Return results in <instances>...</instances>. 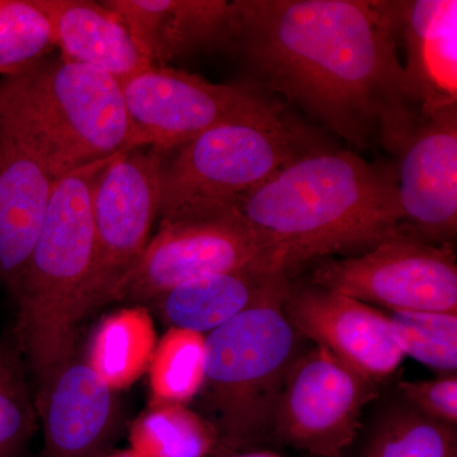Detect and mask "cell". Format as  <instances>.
<instances>
[{
	"label": "cell",
	"mask_w": 457,
	"mask_h": 457,
	"mask_svg": "<svg viewBox=\"0 0 457 457\" xmlns=\"http://www.w3.org/2000/svg\"><path fill=\"white\" fill-rule=\"evenodd\" d=\"M246 62L350 144L395 154L420 117L398 56L390 2L236 0Z\"/></svg>",
	"instance_id": "cell-1"
},
{
	"label": "cell",
	"mask_w": 457,
	"mask_h": 457,
	"mask_svg": "<svg viewBox=\"0 0 457 457\" xmlns=\"http://www.w3.org/2000/svg\"><path fill=\"white\" fill-rule=\"evenodd\" d=\"M233 203L287 272L315 258L369 251L402 234L404 221L395 171L351 150L306 149Z\"/></svg>",
	"instance_id": "cell-2"
},
{
	"label": "cell",
	"mask_w": 457,
	"mask_h": 457,
	"mask_svg": "<svg viewBox=\"0 0 457 457\" xmlns=\"http://www.w3.org/2000/svg\"><path fill=\"white\" fill-rule=\"evenodd\" d=\"M113 156L60 177L18 288L13 339L37 390L75 357L78 327L89 314L96 261L92 196Z\"/></svg>",
	"instance_id": "cell-3"
},
{
	"label": "cell",
	"mask_w": 457,
	"mask_h": 457,
	"mask_svg": "<svg viewBox=\"0 0 457 457\" xmlns=\"http://www.w3.org/2000/svg\"><path fill=\"white\" fill-rule=\"evenodd\" d=\"M0 131L31 150L57 179L132 149L121 83L62 57L0 78Z\"/></svg>",
	"instance_id": "cell-4"
},
{
	"label": "cell",
	"mask_w": 457,
	"mask_h": 457,
	"mask_svg": "<svg viewBox=\"0 0 457 457\" xmlns=\"http://www.w3.org/2000/svg\"><path fill=\"white\" fill-rule=\"evenodd\" d=\"M285 296L204 336L201 392L221 453L253 451L273 436L279 396L300 356V335L286 317Z\"/></svg>",
	"instance_id": "cell-5"
},
{
	"label": "cell",
	"mask_w": 457,
	"mask_h": 457,
	"mask_svg": "<svg viewBox=\"0 0 457 457\" xmlns=\"http://www.w3.org/2000/svg\"><path fill=\"white\" fill-rule=\"evenodd\" d=\"M306 149L282 114L210 129L165 153L158 218L173 220L212 204L231 203Z\"/></svg>",
	"instance_id": "cell-6"
},
{
	"label": "cell",
	"mask_w": 457,
	"mask_h": 457,
	"mask_svg": "<svg viewBox=\"0 0 457 457\" xmlns=\"http://www.w3.org/2000/svg\"><path fill=\"white\" fill-rule=\"evenodd\" d=\"M242 270H286L275 246L231 203L161 222L110 303L143 305L189 279Z\"/></svg>",
	"instance_id": "cell-7"
},
{
	"label": "cell",
	"mask_w": 457,
	"mask_h": 457,
	"mask_svg": "<svg viewBox=\"0 0 457 457\" xmlns=\"http://www.w3.org/2000/svg\"><path fill=\"white\" fill-rule=\"evenodd\" d=\"M131 147L170 152L224 123L281 116L257 88L213 84L168 66H150L121 83Z\"/></svg>",
	"instance_id": "cell-8"
},
{
	"label": "cell",
	"mask_w": 457,
	"mask_h": 457,
	"mask_svg": "<svg viewBox=\"0 0 457 457\" xmlns=\"http://www.w3.org/2000/svg\"><path fill=\"white\" fill-rule=\"evenodd\" d=\"M312 285L390 312H457V264L451 245L402 233L360 254L328 261Z\"/></svg>",
	"instance_id": "cell-9"
},
{
	"label": "cell",
	"mask_w": 457,
	"mask_h": 457,
	"mask_svg": "<svg viewBox=\"0 0 457 457\" xmlns=\"http://www.w3.org/2000/svg\"><path fill=\"white\" fill-rule=\"evenodd\" d=\"M164 154L156 147L125 150L108 162L96 180V261L89 312L110 303L113 288L145 251L161 206Z\"/></svg>",
	"instance_id": "cell-10"
},
{
	"label": "cell",
	"mask_w": 457,
	"mask_h": 457,
	"mask_svg": "<svg viewBox=\"0 0 457 457\" xmlns=\"http://www.w3.org/2000/svg\"><path fill=\"white\" fill-rule=\"evenodd\" d=\"M375 383L315 345L300 353L276 409L273 436L312 456L341 457L361 428Z\"/></svg>",
	"instance_id": "cell-11"
},
{
	"label": "cell",
	"mask_w": 457,
	"mask_h": 457,
	"mask_svg": "<svg viewBox=\"0 0 457 457\" xmlns=\"http://www.w3.org/2000/svg\"><path fill=\"white\" fill-rule=\"evenodd\" d=\"M395 154L403 233L450 245L457 233V107L420 112Z\"/></svg>",
	"instance_id": "cell-12"
},
{
	"label": "cell",
	"mask_w": 457,
	"mask_h": 457,
	"mask_svg": "<svg viewBox=\"0 0 457 457\" xmlns=\"http://www.w3.org/2000/svg\"><path fill=\"white\" fill-rule=\"evenodd\" d=\"M284 312L300 336L372 383L392 376L404 360L387 315L353 297L312 284L290 285Z\"/></svg>",
	"instance_id": "cell-13"
},
{
	"label": "cell",
	"mask_w": 457,
	"mask_h": 457,
	"mask_svg": "<svg viewBox=\"0 0 457 457\" xmlns=\"http://www.w3.org/2000/svg\"><path fill=\"white\" fill-rule=\"evenodd\" d=\"M44 427L41 457H98L119 423L116 390L88 361L73 357L37 390Z\"/></svg>",
	"instance_id": "cell-14"
},
{
	"label": "cell",
	"mask_w": 457,
	"mask_h": 457,
	"mask_svg": "<svg viewBox=\"0 0 457 457\" xmlns=\"http://www.w3.org/2000/svg\"><path fill=\"white\" fill-rule=\"evenodd\" d=\"M409 93L420 112L457 106V2H390Z\"/></svg>",
	"instance_id": "cell-15"
},
{
	"label": "cell",
	"mask_w": 457,
	"mask_h": 457,
	"mask_svg": "<svg viewBox=\"0 0 457 457\" xmlns=\"http://www.w3.org/2000/svg\"><path fill=\"white\" fill-rule=\"evenodd\" d=\"M155 66L210 47L233 46L236 9L227 0H106Z\"/></svg>",
	"instance_id": "cell-16"
},
{
	"label": "cell",
	"mask_w": 457,
	"mask_h": 457,
	"mask_svg": "<svg viewBox=\"0 0 457 457\" xmlns=\"http://www.w3.org/2000/svg\"><path fill=\"white\" fill-rule=\"evenodd\" d=\"M57 179L31 150L0 131V278L14 296Z\"/></svg>",
	"instance_id": "cell-17"
},
{
	"label": "cell",
	"mask_w": 457,
	"mask_h": 457,
	"mask_svg": "<svg viewBox=\"0 0 457 457\" xmlns=\"http://www.w3.org/2000/svg\"><path fill=\"white\" fill-rule=\"evenodd\" d=\"M290 287L281 270L212 273L177 285L150 303L170 328L206 336L240 314L281 297Z\"/></svg>",
	"instance_id": "cell-18"
},
{
	"label": "cell",
	"mask_w": 457,
	"mask_h": 457,
	"mask_svg": "<svg viewBox=\"0 0 457 457\" xmlns=\"http://www.w3.org/2000/svg\"><path fill=\"white\" fill-rule=\"evenodd\" d=\"M66 62L98 69L120 83L153 66L121 18L102 2L37 0Z\"/></svg>",
	"instance_id": "cell-19"
},
{
	"label": "cell",
	"mask_w": 457,
	"mask_h": 457,
	"mask_svg": "<svg viewBox=\"0 0 457 457\" xmlns=\"http://www.w3.org/2000/svg\"><path fill=\"white\" fill-rule=\"evenodd\" d=\"M156 343L152 319L143 306L134 305L102 320L87 361L111 387L122 389L149 368Z\"/></svg>",
	"instance_id": "cell-20"
},
{
	"label": "cell",
	"mask_w": 457,
	"mask_h": 457,
	"mask_svg": "<svg viewBox=\"0 0 457 457\" xmlns=\"http://www.w3.org/2000/svg\"><path fill=\"white\" fill-rule=\"evenodd\" d=\"M132 438L152 457H209L221 453L212 422L183 404H153L132 426Z\"/></svg>",
	"instance_id": "cell-21"
},
{
	"label": "cell",
	"mask_w": 457,
	"mask_h": 457,
	"mask_svg": "<svg viewBox=\"0 0 457 457\" xmlns=\"http://www.w3.org/2000/svg\"><path fill=\"white\" fill-rule=\"evenodd\" d=\"M153 404H183L201 392L204 336L170 328L149 363Z\"/></svg>",
	"instance_id": "cell-22"
},
{
	"label": "cell",
	"mask_w": 457,
	"mask_h": 457,
	"mask_svg": "<svg viewBox=\"0 0 457 457\" xmlns=\"http://www.w3.org/2000/svg\"><path fill=\"white\" fill-rule=\"evenodd\" d=\"M453 428L408 405L396 407L378 420L362 457H457Z\"/></svg>",
	"instance_id": "cell-23"
},
{
	"label": "cell",
	"mask_w": 457,
	"mask_h": 457,
	"mask_svg": "<svg viewBox=\"0 0 457 457\" xmlns=\"http://www.w3.org/2000/svg\"><path fill=\"white\" fill-rule=\"evenodd\" d=\"M55 49L53 25L37 0H0V78L31 71Z\"/></svg>",
	"instance_id": "cell-24"
},
{
	"label": "cell",
	"mask_w": 457,
	"mask_h": 457,
	"mask_svg": "<svg viewBox=\"0 0 457 457\" xmlns=\"http://www.w3.org/2000/svg\"><path fill=\"white\" fill-rule=\"evenodd\" d=\"M387 318L404 356L444 375L456 374L457 312H390Z\"/></svg>",
	"instance_id": "cell-25"
},
{
	"label": "cell",
	"mask_w": 457,
	"mask_h": 457,
	"mask_svg": "<svg viewBox=\"0 0 457 457\" xmlns=\"http://www.w3.org/2000/svg\"><path fill=\"white\" fill-rule=\"evenodd\" d=\"M22 354L16 342H0V457H18L36 428Z\"/></svg>",
	"instance_id": "cell-26"
},
{
	"label": "cell",
	"mask_w": 457,
	"mask_h": 457,
	"mask_svg": "<svg viewBox=\"0 0 457 457\" xmlns=\"http://www.w3.org/2000/svg\"><path fill=\"white\" fill-rule=\"evenodd\" d=\"M398 387L408 407L436 422L456 426V374L442 375L429 380L402 381Z\"/></svg>",
	"instance_id": "cell-27"
},
{
	"label": "cell",
	"mask_w": 457,
	"mask_h": 457,
	"mask_svg": "<svg viewBox=\"0 0 457 457\" xmlns=\"http://www.w3.org/2000/svg\"><path fill=\"white\" fill-rule=\"evenodd\" d=\"M209 457H279L270 451H243V453H220Z\"/></svg>",
	"instance_id": "cell-28"
},
{
	"label": "cell",
	"mask_w": 457,
	"mask_h": 457,
	"mask_svg": "<svg viewBox=\"0 0 457 457\" xmlns=\"http://www.w3.org/2000/svg\"><path fill=\"white\" fill-rule=\"evenodd\" d=\"M116 457H135V455H129V453H122V455H117Z\"/></svg>",
	"instance_id": "cell-29"
}]
</instances>
